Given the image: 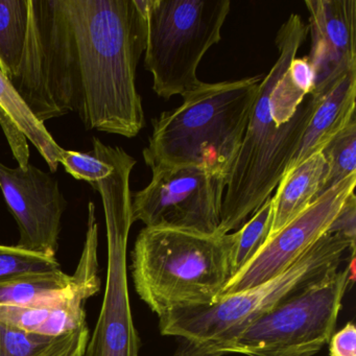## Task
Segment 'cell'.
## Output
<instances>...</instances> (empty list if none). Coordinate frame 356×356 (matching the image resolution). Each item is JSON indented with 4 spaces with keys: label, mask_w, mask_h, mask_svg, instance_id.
<instances>
[{
    "label": "cell",
    "mask_w": 356,
    "mask_h": 356,
    "mask_svg": "<svg viewBox=\"0 0 356 356\" xmlns=\"http://www.w3.org/2000/svg\"><path fill=\"white\" fill-rule=\"evenodd\" d=\"M147 0H29L13 86L44 124L74 112L86 129L127 138L145 128L136 70Z\"/></svg>",
    "instance_id": "1"
},
{
    "label": "cell",
    "mask_w": 356,
    "mask_h": 356,
    "mask_svg": "<svg viewBox=\"0 0 356 356\" xmlns=\"http://www.w3.org/2000/svg\"><path fill=\"white\" fill-rule=\"evenodd\" d=\"M230 11V0H147L145 67L158 97H184L203 84L197 68L222 40Z\"/></svg>",
    "instance_id": "7"
},
{
    "label": "cell",
    "mask_w": 356,
    "mask_h": 356,
    "mask_svg": "<svg viewBox=\"0 0 356 356\" xmlns=\"http://www.w3.org/2000/svg\"><path fill=\"white\" fill-rule=\"evenodd\" d=\"M0 189L17 222L16 247L55 258L67 207L59 182L31 163L26 168H11L0 162Z\"/></svg>",
    "instance_id": "11"
},
{
    "label": "cell",
    "mask_w": 356,
    "mask_h": 356,
    "mask_svg": "<svg viewBox=\"0 0 356 356\" xmlns=\"http://www.w3.org/2000/svg\"><path fill=\"white\" fill-rule=\"evenodd\" d=\"M136 160L122 149L102 153L84 181L99 191L105 212L108 268L102 309L84 356H138L127 276V247L133 225L131 172Z\"/></svg>",
    "instance_id": "6"
},
{
    "label": "cell",
    "mask_w": 356,
    "mask_h": 356,
    "mask_svg": "<svg viewBox=\"0 0 356 356\" xmlns=\"http://www.w3.org/2000/svg\"><path fill=\"white\" fill-rule=\"evenodd\" d=\"M326 175V160L321 152L283 175L277 185L276 193L272 197L273 224L270 237L320 197Z\"/></svg>",
    "instance_id": "16"
},
{
    "label": "cell",
    "mask_w": 356,
    "mask_h": 356,
    "mask_svg": "<svg viewBox=\"0 0 356 356\" xmlns=\"http://www.w3.org/2000/svg\"><path fill=\"white\" fill-rule=\"evenodd\" d=\"M272 224L273 205L272 197H270L241 228L232 233L231 268L233 277L264 247L270 237Z\"/></svg>",
    "instance_id": "19"
},
{
    "label": "cell",
    "mask_w": 356,
    "mask_h": 356,
    "mask_svg": "<svg viewBox=\"0 0 356 356\" xmlns=\"http://www.w3.org/2000/svg\"><path fill=\"white\" fill-rule=\"evenodd\" d=\"M60 268L61 266L56 257H45L16 245H0V282L20 275Z\"/></svg>",
    "instance_id": "21"
},
{
    "label": "cell",
    "mask_w": 356,
    "mask_h": 356,
    "mask_svg": "<svg viewBox=\"0 0 356 356\" xmlns=\"http://www.w3.org/2000/svg\"><path fill=\"white\" fill-rule=\"evenodd\" d=\"M355 185L356 174H353L316 197L309 207L266 241L260 251L227 283L222 297L257 286L291 268L328 232L354 193Z\"/></svg>",
    "instance_id": "10"
},
{
    "label": "cell",
    "mask_w": 356,
    "mask_h": 356,
    "mask_svg": "<svg viewBox=\"0 0 356 356\" xmlns=\"http://www.w3.org/2000/svg\"><path fill=\"white\" fill-rule=\"evenodd\" d=\"M264 78L203 83L185 95L182 105L152 120L145 164L151 170L205 166L227 183Z\"/></svg>",
    "instance_id": "3"
},
{
    "label": "cell",
    "mask_w": 356,
    "mask_h": 356,
    "mask_svg": "<svg viewBox=\"0 0 356 356\" xmlns=\"http://www.w3.org/2000/svg\"><path fill=\"white\" fill-rule=\"evenodd\" d=\"M356 197L355 193L350 195L341 211L331 225L328 232L341 233L351 241H355L356 236Z\"/></svg>",
    "instance_id": "23"
},
{
    "label": "cell",
    "mask_w": 356,
    "mask_h": 356,
    "mask_svg": "<svg viewBox=\"0 0 356 356\" xmlns=\"http://www.w3.org/2000/svg\"><path fill=\"white\" fill-rule=\"evenodd\" d=\"M145 188L132 195L133 222L214 234L220 224L226 179L201 165L152 170Z\"/></svg>",
    "instance_id": "9"
},
{
    "label": "cell",
    "mask_w": 356,
    "mask_h": 356,
    "mask_svg": "<svg viewBox=\"0 0 356 356\" xmlns=\"http://www.w3.org/2000/svg\"><path fill=\"white\" fill-rule=\"evenodd\" d=\"M29 30V0H0V70L13 80Z\"/></svg>",
    "instance_id": "18"
},
{
    "label": "cell",
    "mask_w": 356,
    "mask_h": 356,
    "mask_svg": "<svg viewBox=\"0 0 356 356\" xmlns=\"http://www.w3.org/2000/svg\"><path fill=\"white\" fill-rule=\"evenodd\" d=\"M355 279V257L304 287L248 325L225 355L314 356L329 343L341 304Z\"/></svg>",
    "instance_id": "8"
},
{
    "label": "cell",
    "mask_w": 356,
    "mask_h": 356,
    "mask_svg": "<svg viewBox=\"0 0 356 356\" xmlns=\"http://www.w3.org/2000/svg\"><path fill=\"white\" fill-rule=\"evenodd\" d=\"M329 356H356V328L348 323L332 334L329 341Z\"/></svg>",
    "instance_id": "22"
},
{
    "label": "cell",
    "mask_w": 356,
    "mask_h": 356,
    "mask_svg": "<svg viewBox=\"0 0 356 356\" xmlns=\"http://www.w3.org/2000/svg\"><path fill=\"white\" fill-rule=\"evenodd\" d=\"M99 291L82 289L65 299L40 305H0V323L32 334L62 337L87 325L85 304Z\"/></svg>",
    "instance_id": "15"
},
{
    "label": "cell",
    "mask_w": 356,
    "mask_h": 356,
    "mask_svg": "<svg viewBox=\"0 0 356 356\" xmlns=\"http://www.w3.org/2000/svg\"><path fill=\"white\" fill-rule=\"evenodd\" d=\"M232 233L145 227L132 251L135 291L158 318L211 305L232 278Z\"/></svg>",
    "instance_id": "5"
},
{
    "label": "cell",
    "mask_w": 356,
    "mask_h": 356,
    "mask_svg": "<svg viewBox=\"0 0 356 356\" xmlns=\"http://www.w3.org/2000/svg\"><path fill=\"white\" fill-rule=\"evenodd\" d=\"M308 26L291 14L277 33L278 59L260 83L245 136L227 177L218 232L241 228L270 197L299 149L310 118L322 95H308L293 118L277 126L272 91L297 58Z\"/></svg>",
    "instance_id": "2"
},
{
    "label": "cell",
    "mask_w": 356,
    "mask_h": 356,
    "mask_svg": "<svg viewBox=\"0 0 356 356\" xmlns=\"http://www.w3.org/2000/svg\"><path fill=\"white\" fill-rule=\"evenodd\" d=\"M321 153L327 164V175L320 195L351 175L356 174V116L339 131Z\"/></svg>",
    "instance_id": "20"
},
{
    "label": "cell",
    "mask_w": 356,
    "mask_h": 356,
    "mask_svg": "<svg viewBox=\"0 0 356 356\" xmlns=\"http://www.w3.org/2000/svg\"><path fill=\"white\" fill-rule=\"evenodd\" d=\"M356 70L341 76L321 97L286 174L305 161L355 118Z\"/></svg>",
    "instance_id": "14"
},
{
    "label": "cell",
    "mask_w": 356,
    "mask_h": 356,
    "mask_svg": "<svg viewBox=\"0 0 356 356\" xmlns=\"http://www.w3.org/2000/svg\"><path fill=\"white\" fill-rule=\"evenodd\" d=\"M89 337L88 325L74 332L51 337L0 323V356H84Z\"/></svg>",
    "instance_id": "17"
},
{
    "label": "cell",
    "mask_w": 356,
    "mask_h": 356,
    "mask_svg": "<svg viewBox=\"0 0 356 356\" xmlns=\"http://www.w3.org/2000/svg\"><path fill=\"white\" fill-rule=\"evenodd\" d=\"M0 124L7 136L18 166L30 164L29 141L36 147L51 172H57L62 147L56 143L44 124L39 122L24 99L18 95L11 81L0 70Z\"/></svg>",
    "instance_id": "13"
},
{
    "label": "cell",
    "mask_w": 356,
    "mask_h": 356,
    "mask_svg": "<svg viewBox=\"0 0 356 356\" xmlns=\"http://www.w3.org/2000/svg\"><path fill=\"white\" fill-rule=\"evenodd\" d=\"M312 39L308 61L314 70V90L323 95L341 76L356 70L355 0H305Z\"/></svg>",
    "instance_id": "12"
},
{
    "label": "cell",
    "mask_w": 356,
    "mask_h": 356,
    "mask_svg": "<svg viewBox=\"0 0 356 356\" xmlns=\"http://www.w3.org/2000/svg\"><path fill=\"white\" fill-rule=\"evenodd\" d=\"M355 241L326 232L284 273L211 305L172 310L159 316L160 332L180 339L172 356H224L227 347L256 318L307 285L341 268Z\"/></svg>",
    "instance_id": "4"
}]
</instances>
